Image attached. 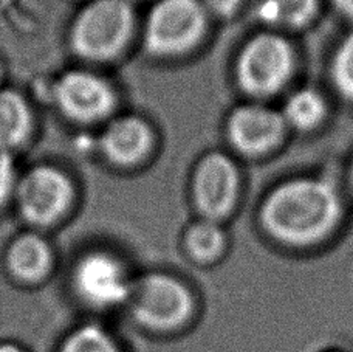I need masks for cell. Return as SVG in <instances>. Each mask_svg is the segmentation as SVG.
I'll use <instances>...</instances> for the list:
<instances>
[{"label": "cell", "instance_id": "obj_1", "mask_svg": "<svg viewBox=\"0 0 353 352\" xmlns=\"http://www.w3.org/2000/svg\"><path fill=\"white\" fill-rule=\"evenodd\" d=\"M341 213V197L332 182L294 179L274 188L265 199L261 222L277 241L307 245L329 235Z\"/></svg>", "mask_w": 353, "mask_h": 352}, {"label": "cell", "instance_id": "obj_2", "mask_svg": "<svg viewBox=\"0 0 353 352\" xmlns=\"http://www.w3.org/2000/svg\"><path fill=\"white\" fill-rule=\"evenodd\" d=\"M132 312L138 323L154 332H175L191 322L195 301L189 289L174 276L152 273L130 289Z\"/></svg>", "mask_w": 353, "mask_h": 352}, {"label": "cell", "instance_id": "obj_3", "mask_svg": "<svg viewBox=\"0 0 353 352\" xmlns=\"http://www.w3.org/2000/svg\"><path fill=\"white\" fill-rule=\"evenodd\" d=\"M134 28L129 0H92L72 28V46L88 59H109L121 52Z\"/></svg>", "mask_w": 353, "mask_h": 352}, {"label": "cell", "instance_id": "obj_4", "mask_svg": "<svg viewBox=\"0 0 353 352\" xmlns=\"http://www.w3.org/2000/svg\"><path fill=\"white\" fill-rule=\"evenodd\" d=\"M206 10L200 0H159L146 22V48L157 56H175L195 46L205 31Z\"/></svg>", "mask_w": 353, "mask_h": 352}, {"label": "cell", "instance_id": "obj_5", "mask_svg": "<svg viewBox=\"0 0 353 352\" xmlns=\"http://www.w3.org/2000/svg\"><path fill=\"white\" fill-rule=\"evenodd\" d=\"M293 62V50L283 37L263 33L251 39L239 55L237 81L251 95H273L285 86Z\"/></svg>", "mask_w": 353, "mask_h": 352}, {"label": "cell", "instance_id": "obj_6", "mask_svg": "<svg viewBox=\"0 0 353 352\" xmlns=\"http://www.w3.org/2000/svg\"><path fill=\"white\" fill-rule=\"evenodd\" d=\"M19 206L27 221L46 225L58 219L72 200V184L53 166H37L17 184Z\"/></svg>", "mask_w": 353, "mask_h": 352}, {"label": "cell", "instance_id": "obj_7", "mask_svg": "<svg viewBox=\"0 0 353 352\" xmlns=\"http://www.w3.org/2000/svg\"><path fill=\"white\" fill-rule=\"evenodd\" d=\"M73 282L79 297L94 307L123 303L132 289L121 264L105 253L84 256L74 268Z\"/></svg>", "mask_w": 353, "mask_h": 352}, {"label": "cell", "instance_id": "obj_8", "mask_svg": "<svg viewBox=\"0 0 353 352\" xmlns=\"http://www.w3.org/2000/svg\"><path fill=\"white\" fill-rule=\"evenodd\" d=\"M56 101L67 117L78 121H93L105 117L115 106L112 87L90 72L73 70L56 84Z\"/></svg>", "mask_w": 353, "mask_h": 352}, {"label": "cell", "instance_id": "obj_9", "mask_svg": "<svg viewBox=\"0 0 353 352\" xmlns=\"http://www.w3.org/2000/svg\"><path fill=\"white\" fill-rule=\"evenodd\" d=\"M234 163L223 154H210L200 162L194 177V199L205 219L219 221L228 215L237 194Z\"/></svg>", "mask_w": 353, "mask_h": 352}, {"label": "cell", "instance_id": "obj_10", "mask_svg": "<svg viewBox=\"0 0 353 352\" xmlns=\"http://www.w3.org/2000/svg\"><path fill=\"white\" fill-rule=\"evenodd\" d=\"M282 115L262 106L239 108L228 121V137L232 146L248 155L268 150L283 134Z\"/></svg>", "mask_w": 353, "mask_h": 352}, {"label": "cell", "instance_id": "obj_11", "mask_svg": "<svg viewBox=\"0 0 353 352\" xmlns=\"http://www.w3.org/2000/svg\"><path fill=\"white\" fill-rule=\"evenodd\" d=\"M103 149L107 159L117 165H135L152 146V132L138 117L115 119L103 137Z\"/></svg>", "mask_w": 353, "mask_h": 352}, {"label": "cell", "instance_id": "obj_12", "mask_svg": "<svg viewBox=\"0 0 353 352\" xmlns=\"http://www.w3.org/2000/svg\"><path fill=\"white\" fill-rule=\"evenodd\" d=\"M48 245L36 235H23L11 244L8 250V267L17 280L34 282L47 275L50 268Z\"/></svg>", "mask_w": 353, "mask_h": 352}, {"label": "cell", "instance_id": "obj_13", "mask_svg": "<svg viewBox=\"0 0 353 352\" xmlns=\"http://www.w3.org/2000/svg\"><path fill=\"white\" fill-rule=\"evenodd\" d=\"M30 130L31 114L25 99L12 90L0 92V150L19 146Z\"/></svg>", "mask_w": 353, "mask_h": 352}, {"label": "cell", "instance_id": "obj_14", "mask_svg": "<svg viewBox=\"0 0 353 352\" xmlns=\"http://www.w3.org/2000/svg\"><path fill=\"white\" fill-rule=\"evenodd\" d=\"M318 10V0H261L256 16L268 25L298 28L305 25Z\"/></svg>", "mask_w": 353, "mask_h": 352}, {"label": "cell", "instance_id": "obj_15", "mask_svg": "<svg viewBox=\"0 0 353 352\" xmlns=\"http://www.w3.org/2000/svg\"><path fill=\"white\" fill-rule=\"evenodd\" d=\"M324 98L313 89H301L288 97L283 106V121L298 129H310L324 117Z\"/></svg>", "mask_w": 353, "mask_h": 352}, {"label": "cell", "instance_id": "obj_16", "mask_svg": "<svg viewBox=\"0 0 353 352\" xmlns=\"http://www.w3.org/2000/svg\"><path fill=\"white\" fill-rule=\"evenodd\" d=\"M225 235L216 221L205 219L192 225L186 235V245L191 255L197 260L208 261L216 257L223 248Z\"/></svg>", "mask_w": 353, "mask_h": 352}, {"label": "cell", "instance_id": "obj_17", "mask_svg": "<svg viewBox=\"0 0 353 352\" xmlns=\"http://www.w3.org/2000/svg\"><path fill=\"white\" fill-rule=\"evenodd\" d=\"M333 86L344 98L353 99V33L339 43L330 68Z\"/></svg>", "mask_w": 353, "mask_h": 352}, {"label": "cell", "instance_id": "obj_18", "mask_svg": "<svg viewBox=\"0 0 353 352\" xmlns=\"http://www.w3.org/2000/svg\"><path fill=\"white\" fill-rule=\"evenodd\" d=\"M61 352H118L115 342L98 326H84L67 338Z\"/></svg>", "mask_w": 353, "mask_h": 352}, {"label": "cell", "instance_id": "obj_19", "mask_svg": "<svg viewBox=\"0 0 353 352\" xmlns=\"http://www.w3.org/2000/svg\"><path fill=\"white\" fill-rule=\"evenodd\" d=\"M14 190H17L14 163L8 154L0 153V204H3Z\"/></svg>", "mask_w": 353, "mask_h": 352}, {"label": "cell", "instance_id": "obj_20", "mask_svg": "<svg viewBox=\"0 0 353 352\" xmlns=\"http://www.w3.org/2000/svg\"><path fill=\"white\" fill-rule=\"evenodd\" d=\"M242 0H205V10L219 17L231 16L237 10Z\"/></svg>", "mask_w": 353, "mask_h": 352}, {"label": "cell", "instance_id": "obj_21", "mask_svg": "<svg viewBox=\"0 0 353 352\" xmlns=\"http://www.w3.org/2000/svg\"><path fill=\"white\" fill-rule=\"evenodd\" d=\"M332 3L341 14L353 19V0H332Z\"/></svg>", "mask_w": 353, "mask_h": 352}, {"label": "cell", "instance_id": "obj_22", "mask_svg": "<svg viewBox=\"0 0 353 352\" xmlns=\"http://www.w3.org/2000/svg\"><path fill=\"white\" fill-rule=\"evenodd\" d=\"M0 352H23L21 348L17 346V344H12V343H2L0 344Z\"/></svg>", "mask_w": 353, "mask_h": 352}, {"label": "cell", "instance_id": "obj_23", "mask_svg": "<svg viewBox=\"0 0 353 352\" xmlns=\"http://www.w3.org/2000/svg\"><path fill=\"white\" fill-rule=\"evenodd\" d=\"M350 184L353 188V163H352V168H350Z\"/></svg>", "mask_w": 353, "mask_h": 352}, {"label": "cell", "instance_id": "obj_24", "mask_svg": "<svg viewBox=\"0 0 353 352\" xmlns=\"http://www.w3.org/2000/svg\"><path fill=\"white\" fill-rule=\"evenodd\" d=\"M329 352H345V351H329Z\"/></svg>", "mask_w": 353, "mask_h": 352}]
</instances>
